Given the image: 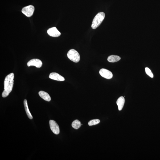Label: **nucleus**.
Masks as SVG:
<instances>
[{
    "label": "nucleus",
    "instance_id": "f8f14e48",
    "mask_svg": "<svg viewBox=\"0 0 160 160\" xmlns=\"http://www.w3.org/2000/svg\"><path fill=\"white\" fill-rule=\"evenodd\" d=\"M120 59L121 58L120 56L113 55L108 57L107 60L110 62L114 63L119 61Z\"/></svg>",
    "mask_w": 160,
    "mask_h": 160
},
{
    "label": "nucleus",
    "instance_id": "0eeeda50",
    "mask_svg": "<svg viewBox=\"0 0 160 160\" xmlns=\"http://www.w3.org/2000/svg\"><path fill=\"white\" fill-rule=\"evenodd\" d=\"M42 61L38 59H33L30 60L27 63L28 67L35 66L38 68H40L42 66Z\"/></svg>",
    "mask_w": 160,
    "mask_h": 160
},
{
    "label": "nucleus",
    "instance_id": "1a4fd4ad",
    "mask_svg": "<svg viewBox=\"0 0 160 160\" xmlns=\"http://www.w3.org/2000/svg\"><path fill=\"white\" fill-rule=\"evenodd\" d=\"M49 77L51 79L58 81H64L65 79L58 73H51L50 74Z\"/></svg>",
    "mask_w": 160,
    "mask_h": 160
},
{
    "label": "nucleus",
    "instance_id": "f03ea898",
    "mask_svg": "<svg viewBox=\"0 0 160 160\" xmlns=\"http://www.w3.org/2000/svg\"><path fill=\"white\" fill-rule=\"evenodd\" d=\"M105 17V14L104 12H101L98 13L93 20L92 28L95 29L99 27L104 20Z\"/></svg>",
    "mask_w": 160,
    "mask_h": 160
},
{
    "label": "nucleus",
    "instance_id": "ddd939ff",
    "mask_svg": "<svg viewBox=\"0 0 160 160\" xmlns=\"http://www.w3.org/2000/svg\"><path fill=\"white\" fill-rule=\"evenodd\" d=\"M24 107L27 113V115L29 118L30 119H33V116L31 114L30 111H29V108H28L27 102L26 99H25L24 100Z\"/></svg>",
    "mask_w": 160,
    "mask_h": 160
},
{
    "label": "nucleus",
    "instance_id": "39448f33",
    "mask_svg": "<svg viewBox=\"0 0 160 160\" xmlns=\"http://www.w3.org/2000/svg\"><path fill=\"white\" fill-rule=\"evenodd\" d=\"M49 124L50 128L53 132L55 134H59L60 133V129L57 123L53 120H50Z\"/></svg>",
    "mask_w": 160,
    "mask_h": 160
},
{
    "label": "nucleus",
    "instance_id": "6e6552de",
    "mask_svg": "<svg viewBox=\"0 0 160 160\" xmlns=\"http://www.w3.org/2000/svg\"><path fill=\"white\" fill-rule=\"evenodd\" d=\"M47 33L49 35L54 37H59L61 35V33L55 27L49 29L47 31Z\"/></svg>",
    "mask_w": 160,
    "mask_h": 160
},
{
    "label": "nucleus",
    "instance_id": "20e7f679",
    "mask_svg": "<svg viewBox=\"0 0 160 160\" xmlns=\"http://www.w3.org/2000/svg\"><path fill=\"white\" fill-rule=\"evenodd\" d=\"M34 9V6L29 5L23 8L22 10V12L26 16L29 17L33 15Z\"/></svg>",
    "mask_w": 160,
    "mask_h": 160
},
{
    "label": "nucleus",
    "instance_id": "dca6fc26",
    "mask_svg": "<svg viewBox=\"0 0 160 160\" xmlns=\"http://www.w3.org/2000/svg\"><path fill=\"white\" fill-rule=\"evenodd\" d=\"M145 72L147 74L149 75L151 78H153V74L152 73L151 71L148 67H146L145 69Z\"/></svg>",
    "mask_w": 160,
    "mask_h": 160
},
{
    "label": "nucleus",
    "instance_id": "4468645a",
    "mask_svg": "<svg viewBox=\"0 0 160 160\" xmlns=\"http://www.w3.org/2000/svg\"><path fill=\"white\" fill-rule=\"evenodd\" d=\"M82 125V124H81V122L77 120H75L73 121L72 122V127L75 129H77L80 128Z\"/></svg>",
    "mask_w": 160,
    "mask_h": 160
},
{
    "label": "nucleus",
    "instance_id": "7ed1b4c3",
    "mask_svg": "<svg viewBox=\"0 0 160 160\" xmlns=\"http://www.w3.org/2000/svg\"><path fill=\"white\" fill-rule=\"evenodd\" d=\"M67 55L70 60L74 62H78L80 60L79 53L78 52L73 49L70 50L67 54Z\"/></svg>",
    "mask_w": 160,
    "mask_h": 160
},
{
    "label": "nucleus",
    "instance_id": "2eb2a0df",
    "mask_svg": "<svg viewBox=\"0 0 160 160\" xmlns=\"http://www.w3.org/2000/svg\"><path fill=\"white\" fill-rule=\"evenodd\" d=\"M100 120L99 119H94L91 120L88 122L89 126H91L98 124L100 123Z\"/></svg>",
    "mask_w": 160,
    "mask_h": 160
},
{
    "label": "nucleus",
    "instance_id": "423d86ee",
    "mask_svg": "<svg viewBox=\"0 0 160 160\" xmlns=\"http://www.w3.org/2000/svg\"><path fill=\"white\" fill-rule=\"evenodd\" d=\"M100 75L104 78L110 79L113 77V73L110 71L105 69H102L99 72Z\"/></svg>",
    "mask_w": 160,
    "mask_h": 160
},
{
    "label": "nucleus",
    "instance_id": "9d476101",
    "mask_svg": "<svg viewBox=\"0 0 160 160\" xmlns=\"http://www.w3.org/2000/svg\"><path fill=\"white\" fill-rule=\"evenodd\" d=\"M39 94L40 97L44 100L47 101H50L51 100V97L47 93L43 91H40Z\"/></svg>",
    "mask_w": 160,
    "mask_h": 160
},
{
    "label": "nucleus",
    "instance_id": "9b49d317",
    "mask_svg": "<svg viewBox=\"0 0 160 160\" xmlns=\"http://www.w3.org/2000/svg\"><path fill=\"white\" fill-rule=\"evenodd\" d=\"M125 102L124 98L123 96L120 97L117 99V104L118 106V109L119 111L122 110L123 108Z\"/></svg>",
    "mask_w": 160,
    "mask_h": 160
},
{
    "label": "nucleus",
    "instance_id": "f257e3e1",
    "mask_svg": "<svg viewBox=\"0 0 160 160\" xmlns=\"http://www.w3.org/2000/svg\"><path fill=\"white\" fill-rule=\"evenodd\" d=\"M14 77V73H11L8 75L5 78L4 82V90L2 94V97H7L12 91L13 86Z\"/></svg>",
    "mask_w": 160,
    "mask_h": 160
}]
</instances>
